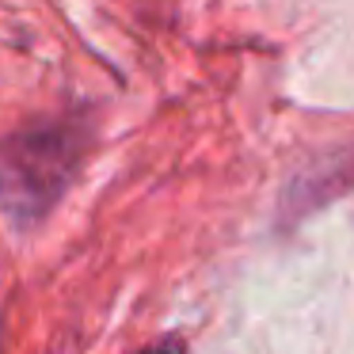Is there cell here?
I'll return each instance as SVG.
<instances>
[{"label":"cell","instance_id":"obj_1","mask_svg":"<svg viewBox=\"0 0 354 354\" xmlns=\"http://www.w3.org/2000/svg\"><path fill=\"white\" fill-rule=\"evenodd\" d=\"M65 126H35L0 149V198L16 217H42L62 194L73 160Z\"/></svg>","mask_w":354,"mask_h":354},{"label":"cell","instance_id":"obj_2","mask_svg":"<svg viewBox=\"0 0 354 354\" xmlns=\"http://www.w3.org/2000/svg\"><path fill=\"white\" fill-rule=\"evenodd\" d=\"M141 354H183V343H179V339H164V343L149 346V351H141Z\"/></svg>","mask_w":354,"mask_h":354}]
</instances>
